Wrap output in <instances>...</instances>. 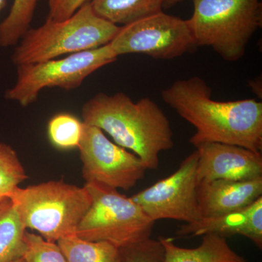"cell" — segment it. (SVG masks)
I'll return each instance as SVG.
<instances>
[{
    "label": "cell",
    "mask_w": 262,
    "mask_h": 262,
    "mask_svg": "<svg viewBox=\"0 0 262 262\" xmlns=\"http://www.w3.org/2000/svg\"><path fill=\"white\" fill-rule=\"evenodd\" d=\"M164 102L195 127L194 147L222 143L261 152L262 103L253 98L220 101L198 76L177 80L161 93Z\"/></svg>",
    "instance_id": "1"
},
{
    "label": "cell",
    "mask_w": 262,
    "mask_h": 262,
    "mask_svg": "<svg viewBox=\"0 0 262 262\" xmlns=\"http://www.w3.org/2000/svg\"><path fill=\"white\" fill-rule=\"evenodd\" d=\"M82 117L84 124L98 127L137 155L147 170H157L160 153L174 146L170 121L150 98L134 102L124 93H99L84 103Z\"/></svg>",
    "instance_id": "2"
},
{
    "label": "cell",
    "mask_w": 262,
    "mask_h": 262,
    "mask_svg": "<svg viewBox=\"0 0 262 262\" xmlns=\"http://www.w3.org/2000/svg\"><path fill=\"white\" fill-rule=\"evenodd\" d=\"M119 29L98 16L89 3L69 18H47L40 27L29 29L15 46L12 62L18 67L102 47L112 42Z\"/></svg>",
    "instance_id": "3"
},
{
    "label": "cell",
    "mask_w": 262,
    "mask_h": 262,
    "mask_svg": "<svg viewBox=\"0 0 262 262\" xmlns=\"http://www.w3.org/2000/svg\"><path fill=\"white\" fill-rule=\"evenodd\" d=\"M192 1V15L186 21L198 48H211L227 61L241 59L261 28V0Z\"/></svg>",
    "instance_id": "4"
},
{
    "label": "cell",
    "mask_w": 262,
    "mask_h": 262,
    "mask_svg": "<svg viewBox=\"0 0 262 262\" xmlns=\"http://www.w3.org/2000/svg\"><path fill=\"white\" fill-rule=\"evenodd\" d=\"M10 199L26 228L37 231L43 238L56 243L76 234L92 201L84 186L80 187L63 181L18 187Z\"/></svg>",
    "instance_id": "5"
},
{
    "label": "cell",
    "mask_w": 262,
    "mask_h": 262,
    "mask_svg": "<svg viewBox=\"0 0 262 262\" xmlns=\"http://www.w3.org/2000/svg\"><path fill=\"white\" fill-rule=\"evenodd\" d=\"M84 186L92 201L76 235L86 241H106L120 249L151 237L155 222L130 198L99 183Z\"/></svg>",
    "instance_id": "6"
},
{
    "label": "cell",
    "mask_w": 262,
    "mask_h": 262,
    "mask_svg": "<svg viewBox=\"0 0 262 262\" xmlns=\"http://www.w3.org/2000/svg\"><path fill=\"white\" fill-rule=\"evenodd\" d=\"M117 58L108 43L66 58L18 66L16 80L5 92V98L25 107L37 101L42 90L77 89L91 74L116 61Z\"/></svg>",
    "instance_id": "7"
},
{
    "label": "cell",
    "mask_w": 262,
    "mask_h": 262,
    "mask_svg": "<svg viewBox=\"0 0 262 262\" xmlns=\"http://www.w3.org/2000/svg\"><path fill=\"white\" fill-rule=\"evenodd\" d=\"M110 45L117 57L136 53L160 60L174 59L198 48L186 20L163 11L120 27Z\"/></svg>",
    "instance_id": "8"
},
{
    "label": "cell",
    "mask_w": 262,
    "mask_h": 262,
    "mask_svg": "<svg viewBox=\"0 0 262 262\" xmlns=\"http://www.w3.org/2000/svg\"><path fill=\"white\" fill-rule=\"evenodd\" d=\"M78 149L85 183L127 191L144 178L147 170L137 155L110 141L97 127L84 123Z\"/></svg>",
    "instance_id": "9"
},
{
    "label": "cell",
    "mask_w": 262,
    "mask_h": 262,
    "mask_svg": "<svg viewBox=\"0 0 262 262\" xmlns=\"http://www.w3.org/2000/svg\"><path fill=\"white\" fill-rule=\"evenodd\" d=\"M198 159L196 149L175 173L130 196L131 200L155 222L173 220L192 223L201 220L196 198Z\"/></svg>",
    "instance_id": "10"
},
{
    "label": "cell",
    "mask_w": 262,
    "mask_h": 262,
    "mask_svg": "<svg viewBox=\"0 0 262 262\" xmlns=\"http://www.w3.org/2000/svg\"><path fill=\"white\" fill-rule=\"evenodd\" d=\"M198 183L216 179L244 182L262 177L261 152L222 143L196 146Z\"/></svg>",
    "instance_id": "11"
},
{
    "label": "cell",
    "mask_w": 262,
    "mask_h": 262,
    "mask_svg": "<svg viewBox=\"0 0 262 262\" xmlns=\"http://www.w3.org/2000/svg\"><path fill=\"white\" fill-rule=\"evenodd\" d=\"M213 234L221 237L241 235L262 248V196L246 208L226 214L203 217L192 223L181 225L176 234L193 237Z\"/></svg>",
    "instance_id": "12"
},
{
    "label": "cell",
    "mask_w": 262,
    "mask_h": 262,
    "mask_svg": "<svg viewBox=\"0 0 262 262\" xmlns=\"http://www.w3.org/2000/svg\"><path fill=\"white\" fill-rule=\"evenodd\" d=\"M261 196L262 177L244 182L216 179L198 183L196 189L202 218L239 211Z\"/></svg>",
    "instance_id": "13"
},
{
    "label": "cell",
    "mask_w": 262,
    "mask_h": 262,
    "mask_svg": "<svg viewBox=\"0 0 262 262\" xmlns=\"http://www.w3.org/2000/svg\"><path fill=\"white\" fill-rule=\"evenodd\" d=\"M158 239L165 251L164 262H248L229 246L227 238L216 234H205L195 248L179 247L172 237Z\"/></svg>",
    "instance_id": "14"
},
{
    "label": "cell",
    "mask_w": 262,
    "mask_h": 262,
    "mask_svg": "<svg viewBox=\"0 0 262 262\" xmlns=\"http://www.w3.org/2000/svg\"><path fill=\"white\" fill-rule=\"evenodd\" d=\"M89 3L100 18L122 27L163 11L165 0H91Z\"/></svg>",
    "instance_id": "15"
},
{
    "label": "cell",
    "mask_w": 262,
    "mask_h": 262,
    "mask_svg": "<svg viewBox=\"0 0 262 262\" xmlns=\"http://www.w3.org/2000/svg\"><path fill=\"white\" fill-rule=\"evenodd\" d=\"M27 228L10 198L0 202V262H13L23 256Z\"/></svg>",
    "instance_id": "16"
},
{
    "label": "cell",
    "mask_w": 262,
    "mask_h": 262,
    "mask_svg": "<svg viewBox=\"0 0 262 262\" xmlns=\"http://www.w3.org/2000/svg\"><path fill=\"white\" fill-rule=\"evenodd\" d=\"M68 262H122L121 249L106 241H89L76 234L57 241Z\"/></svg>",
    "instance_id": "17"
},
{
    "label": "cell",
    "mask_w": 262,
    "mask_h": 262,
    "mask_svg": "<svg viewBox=\"0 0 262 262\" xmlns=\"http://www.w3.org/2000/svg\"><path fill=\"white\" fill-rule=\"evenodd\" d=\"M38 0H13L6 18L0 23V48L18 44L30 29Z\"/></svg>",
    "instance_id": "18"
},
{
    "label": "cell",
    "mask_w": 262,
    "mask_h": 262,
    "mask_svg": "<svg viewBox=\"0 0 262 262\" xmlns=\"http://www.w3.org/2000/svg\"><path fill=\"white\" fill-rule=\"evenodd\" d=\"M83 128V122L75 115L59 113L52 117L48 122V138L51 144L58 149H73L78 147Z\"/></svg>",
    "instance_id": "19"
},
{
    "label": "cell",
    "mask_w": 262,
    "mask_h": 262,
    "mask_svg": "<svg viewBox=\"0 0 262 262\" xmlns=\"http://www.w3.org/2000/svg\"><path fill=\"white\" fill-rule=\"evenodd\" d=\"M27 178L15 149L8 144L0 143V202L10 198Z\"/></svg>",
    "instance_id": "20"
},
{
    "label": "cell",
    "mask_w": 262,
    "mask_h": 262,
    "mask_svg": "<svg viewBox=\"0 0 262 262\" xmlns=\"http://www.w3.org/2000/svg\"><path fill=\"white\" fill-rule=\"evenodd\" d=\"M25 250L23 254L25 262H68L56 242L43 238L39 234L26 232Z\"/></svg>",
    "instance_id": "21"
},
{
    "label": "cell",
    "mask_w": 262,
    "mask_h": 262,
    "mask_svg": "<svg viewBox=\"0 0 262 262\" xmlns=\"http://www.w3.org/2000/svg\"><path fill=\"white\" fill-rule=\"evenodd\" d=\"M121 251L122 262L164 261V248L158 239H146Z\"/></svg>",
    "instance_id": "22"
},
{
    "label": "cell",
    "mask_w": 262,
    "mask_h": 262,
    "mask_svg": "<svg viewBox=\"0 0 262 262\" xmlns=\"http://www.w3.org/2000/svg\"><path fill=\"white\" fill-rule=\"evenodd\" d=\"M91 0H48V19L61 20L70 17Z\"/></svg>",
    "instance_id": "23"
},
{
    "label": "cell",
    "mask_w": 262,
    "mask_h": 262,
    "mask_svg": "<svg viewBox=\"0 0 262 262\" xmlns=\"http://www.w3.org/2000/svg\"><path fill=\"white\" fill-rule=\"evenodd\" d=\"M261 83V81L258 80V79L250 82V88L252 89L253 92L257 95L258 96H259V93L260 94L261 93V91H259V88H258L259 87V84Z\"/></svg>",
    "instance_id": "24"
},
{
    "label": "cell",
    "mask_w": 262,
    "mask_h": 262,
    "mask_svg": "<svg viewBox=\"0 0 262 262\" xmlns=\"http://www.w3.org/2000/svg\"><path fill=\"white\" fill-rule=\"evenodd\" d=\"M183 1V0H165V4L164 6L170 7L177 4L179 2Z\"/></svg>",
    "instance_id": "25"
},
{
    "label": "cell",
    "mask_w": 262,
    "mask_h": 262,
    "mask_svg": "<svg viewBox=\"0 0 262 262\" xmlns=\"http://www.w3.org/2000/svg\"><path fill=\"white\" fill-rule=\"evenodd\" d=\"M6 5V0H0V13Z\"/></svg>",
    "instance_id": "26"
},
{
    "label": "cell",
    "mask_w": 262,
    "mask_h": 262,
    "mask_svg": "<svg viewBox=\"0 0 262 262\" xmlns=\"http://www.w3.org/2000/svg\"><path fill=\"white\" fill-rule=\"evenodd\" d=\"M13 262H25L24 261L23 257L18 258V260H16V261H13Z\"/></svg>",
    "instance_id": "27"
}]
</instances>
